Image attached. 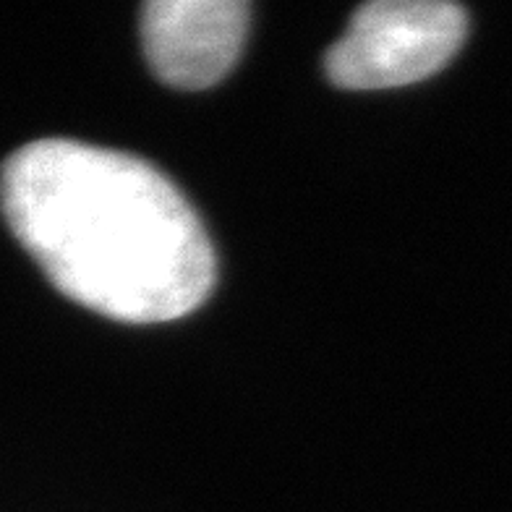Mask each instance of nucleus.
I'll return each instance as SVG.
<instances>
[{
	"label": "nucleus",
	"mask_w": 512,
	"mask_h": 512,
	"mask_svg": "<svg viewBox=\"0 0 512 512\" xmlns=\"http://www.w3.org/2000/svg\"><path fill=\"white\" fill-rule=\"evenodd\" d=\"M468 32V16L445 0H377L361 6L324 68L335 87L390 89L445 68Z\"/></svg>",
	"instance_id": "nucleus-2"
},
{
	"label": "nucleus",
	"mask_w": 512,
	"mask_h": 512,
	"mask_svg": "<svg viewBox=\"0 0 512 512\" xmlns=\"http://www.w3.org/2000/svg\"><path fill=\"white\" fill-rule=\"evenodd\" d=\"M249 29L243 0H152L142 14L144 53L178 89L212 87L241 55Z\"/></svg>",
	"instance_id": "nucleus-3"
},
{
	"label": "nucleus",
	"mask_w": 512,
	"mask_h": 512,
	"mask_svg": "<svg viewBox=\"0 0 512 512\" xmlns=\"http://www.w3.org/2000/svg\"><path fill=\"white\" fill-rule=\"evenodd\" d=\"M0 204L21 246L76 304L118 322H170L215 283V251L181 191L149 162L74 139L8 157Z\"/></svg>",
	"instance_id": "nucleus-1"
}]
</instances>
